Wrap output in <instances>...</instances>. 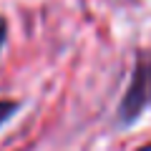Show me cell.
Here are the masks:
<instances>
[{
	"mask_svg": "<svg viewBox=\"0 0 151 151\" xmlns=\"http://www.w3.org/2000/svg\"><path fill=\"white\" fill-rule=\"evenodd\" d=\"M149 101H151V58H144L139 63V70H136V78H134V83H131L129 96L124 98L121 116L131 121Z\"/></svg>",
	"mask_w": 151,
	"mask_h": 151,
	"instance_id": "6da1fadb",
	"label": "cell"
},
{
	"mask_svg": "<svg viewBox=\"0 0 151 151\" xmlns=\"http://www.w3.org/2000/svg\"><path fill=\"white\" fill-rule=\"evenodd\" d=\"M3 40H5V20L0 18V45H3Z\"/></svg>",
	"mask_w": 151,
	"mask_h": 151,
	"instance_id": "3957f363",
	"label": "cell"
},
{
	"mask_svg": "<svg viewBox=\"0 0 151 151\" xmlns=\"http://www.w3.org/2000/svg\"><path fill=\"white\" fill-rule=\"evenodd\" d=\"M18 108V103H10V101H0V124H3V121L8 119V116H10L13 111H15Z\"/></svg>",
	"mask_w": 151,
	"mask_h": 151,
	"instance_id": "7a4b0ae2",
	"label": "cell"
}]
</instances>
